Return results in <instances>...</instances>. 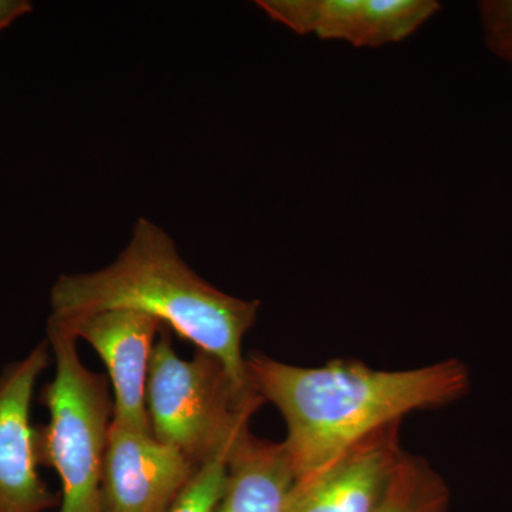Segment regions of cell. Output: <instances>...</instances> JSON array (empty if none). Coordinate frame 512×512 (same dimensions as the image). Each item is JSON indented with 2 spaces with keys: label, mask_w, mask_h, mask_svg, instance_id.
<instances>
[{
  "label": "cell",
  "mask_w": 512,
  "mask_h": 512,
  "mask_svg": "<svg viewBox=\"0 0 512 512\" xmlns=\"http://www.w3.org/2000/svg\"><path fill=\"white\" fill-rule=\"evenodd\" d=\"M245 363L252 387L284 416L295 483L318 476L376 430L416 410L457 402L470 389V372L457 359L400 372L352 359L299 367L262 353Z\"/></svg>",
  "instance_id": "1"
},
{
  "label": "cell",
  "mask_w": 512,
  "mask_h": 512,
  "mask_svg": "<svg viewBox=\"0 0 512 512\" xmlns=\"http://www.w3.org/2000/svg\"><path fill=\"white\" fill-rule=\"evenodd\" d=\"M259 306V301H244L208 284L181 258L173 238L141 217L113 264L56 279L49 320L67 323L113 309L146 313L217 357L239 386L252 387L242 340Z\"/></svg>",
  "instance_id": "2"
},
{
  "label": "cell",
  "mask_w": 512,
  "mask_h": 512,
  "mask_svg": "<svg viewBox=\"0 0 512 512\" xmlns=\"http://www.w3.org/2000/svg\"><path fill=\"white\" fill-rule=\"evenodd\" d=\"M265 403L254 387L239 386L217 357L198 350L181 359L164 328L154 345L147 382L151 431L194 466L228 461Z\"/></svg>",
  "instance_id": "3"
},
{
  "label": "cell",
  "mask_w": 512,
  "mask_h": 512,
  "mask_svg": "<svg viewBox=\"0 0 512 512\" xmlns=\"http://www.w3.org/2000/svg\"><path fill=\"white\" fill-rule=\"evenodd\" d=\"M47 340L56 373L40 397L50 420L36 427L37 461L62 480L59 512H107L103 473L113 403L106 377L83 365L69 330L47 322Z\"/></svg>",
  "instance_id": "4"
},
{
  "label": "cell",
  "mask_w": 512,
  "mask_h": 512,
  "mask_svg": "<svg viewBox=\"0 0 512 512\" xmlns=\"http://www.w3.org/2000/svg\"><path fill=\"white\" fill-rule=\"evenodd\" d=\"M256 5L298 35L355 47L402 42L441 8L436 0H259Z\"/></svg>",
  "instance_id": "5"
},
{
  "label": "cell",
  "mask_w": 512,
  "mask_h": 512,
  "mask_svg": "<svg viewBox=\"0 0 512 512\" xmlns=\"http://www.w3.org/2000/svg\"><path fill=\"white\" fill-rule=\"evenodd\" d=\"M49 340L0 373V512H45L55 498L37 473L33 393L49 366Z\"/></svg>",
  "instance_id": "6"
},
{
  "label": "cell",
  "mask_w": 512,
  "mask_h": 512,
  "mask_svg": "<svg viewBox=\"0 0 512 512\" xmlns=\"http://www.w3.org/2000/svg\"><path fill=\"white\" fill-rule=\"evenodd\" d=\"M50 322V320H49ZM55 323L86 340L101 357L114 387L113 423L153 433L147 410V382L154 339L163 323L146 313L113 309L67 323Z\"/></svg>",
  "instance_id": "7"
},
{
  "label": "cell",
  "mask_w": 512,
  "mask_h": 512,
  "mask_svg": "<svg viewBox=\"0 0 512 512\" xmlns=\"http://www.w3.org/2000/svg\"><path fill=\"white\" fill-rule=\"evenodd\" d=\"M198 470L153 433L111 421L103 473L107 512H168Z\"/></svg>",
  "instance_id": "8"
},
{
  "label": "cell",
  "mask_w": 512,
  "mask_h": 512,
  "mask_svg": "<svg viewBox=\"0 0 512 512\" xmlns=\"http://www.w3.org/2000/svg\"><path fill=\"white\" fill-rule=\"evenodd\" d=\"M400 423L376 430L318 476L293 484L288 512H377L404 456Z\"/></svg>",
  "instance_id": "9"
},
{
  "label": "cell",
  "mask_w": 512,
  "mask_h": 512,
  "mask_svg": "<svg viewBox=\"0 0 512 512\" xmlns=\"http://www.w3.org/2000/svg\"><path fill=\"white\" fill-rule=\"evenodd\" d=\"M295 474L282 443L248 433L228 458L227 483L215 512H288Z\"/></svg>",
  "instance_id": "10"
},
{
  "label": "cell",
  "mask_w": 512,
  "mask_h": 512,
  "mask_svg": "<svg viewBox=\"0 0 512 512\" xmlns=\"http://www.w3.org/2000/svg\"><path fill=\"white\" fill-rule=\"evenodd\" d=\"M450 490L424 458L404 453L377 512H447Z\"/></svg>",
  "instance_id": "11"
},
{
  "label": "cell",
  "mask_w": 512,
  "mask_h": 512,
  "mask_svg": "<svg viewBox=\"0 0 512 512\" xmlns=\"http://www.w3.org/2000/svg\"><path fill=\"white\" fill-rule=\"evenodd\" d=\"M227 463L221 458L201 467L168 512H215L227 483Z\"/></svg>",
  "instance_id": "12"
},
{
  "label": "cell",
  "mask_w": 512,
  "mask_h": 512,
  "mask_svg": "<svg viewBox=\"0 0 512 512\" xmlns=\"http://www.w3.org/2000/svg\"><path fill=\"white\" fill-rule=\"evenodd\" d=\"M488 49L512 62V0H485L478 5Z\"/></svg>",
  "instance_id": "13"
},
{
  "label": "cell",
  "mask_w": 512,
  "mask_h": 512,
  "mask_svg": "<svg viewBox=\"0 0 512 512\" xmlns=\"http://www.w3.org/2000/svg\"><path fill=\"white\" fill-rule=\"evenodd\" d=\"M32 10L29 0H0V35Z\"/></svg>",
  "instance_id": "14"
}]
</instances>
